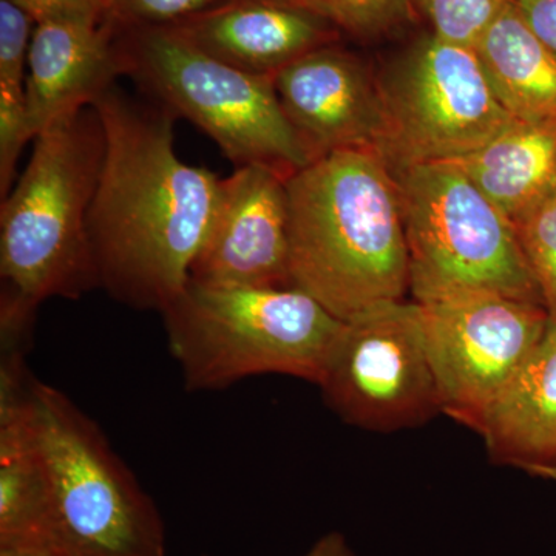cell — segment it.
<instances>
[{"mask_svg":"<svg viewBox=\"0 0 556 556\" xmlns=\"http://www.w3.org/2000/svg\"><path fill=\"white\" fill-rule=\"evenodd\" d=\"M514 0H415L433 35L457 46H478L490 25Z\"/></svg>","mask_w":556,"mask_h":556,"instance_id":"cell-20","label":"cell"},{"mask_svg":"<svg viewBox=\"0 0 556 556\" xmlns=\"http://www.w3.org/2000/svg\"><path fill=\"white\" fill-rule=\"evenodd\" d=\"M36 24L50 21H105L112 0H13Z\"/></svg>","mask_w":556,"mask_h":556,"instance_id":"cell-24","label":"cell"},{"mask_svg":"<svg viewBox=\"0 0 556 556\" xmlns=\"http://www.w3.org/2000/svg\"><path fill=\"white\" fill-rule=\"evenodd\" d=\"M118 30L112 16L36 24L25 80L35 138L93 105L126 75Z\"/></svg>","mask_w":556,"mask_h":556,"instance_id":"cell-13","label":"cell"},{"mask_svg":"<svg viewBox=\"0 0 556 556\" xmlns=\"http://www.w3.org/2000/svg\"><path fill=\"white\" fill-rule=\"evenodd\" d=\"M0 556H72L51 541L50 538L39 540L14 541V543H0Z\"/></svg>","mask_w":556,"mask_h":556,"instance_id":"cell-26","label":"cell"},{"mask_svg":"<svg viewBox=\"0 0 556 556\" xmlns=\"http://www.w3.org/2000/svg\"><path fill=\"white\" fill-rule=\"evenodd\" d=\"M453 164L517 225L556 190V118H515Z\"/></svg>","mask_w":556,"mask_h":556,"instance_id":"cell-16","label":"cell"},{"mask_svg":"<svg viewBox=\"0 0 556 556\" xmlns=\"http://www.w3.org/2000/svg\"><path fill=\"white\" fill-rule=\"evenodd\" d=\"M105 150L87 229L100 288L138 311L163 313L188 287L222 178L179 160L177 116L113 86L94 101Z\"/></svg>","mask_w":556,"mask_h":556,"instance_id":"cell-1","label":"cell"},{"mask_svg":"<svg viewBox=\"0 0 556 556\" xmlns=\"http://www.w3.org/2000/svg\"><path fill=\"white\" fill-rule=\"evenodd\" d=\"M104 150L93 105L35 138L0 207V314L35 324L40 303L100 288L87 219Z\"/></svg>","mask_w":556,"mask_h":556,"instance_id":"cell-3","label":"cell"},{"mask_svg":"<svg viewBox=\"0 0 556 556\" xmlns=\"http://www.w3.org/2000/svg\"><path fill=\"white\" fill-rule=\"evenodd\" d=\"M289 280L346 321L409 291L396 179L378 150H343L287 179Z\"/></svg>","mask_w":556,"mask_h":556,"instance_id":"cell-2","label":"cell"},{"mask_svg":"<svg viewBox=\"0 0 556 556\" xmlns=\"http://www.w3.org/2000/svg\"><path fill=\"white\" fill-rule=\"evenodd\" d=\"M391 167L453 163L477 152L515 116L471 47L431 35L416 42L379 79Z\"/></svg>","mask_w":556,"mask_h":556,"instance_id":"cell-8","label":"cell"},{"mask_svg":"<svg viewBox=\"0 0 556 556\" xmlns=\"http://www.w3.org/2000/svg\"><path fill=\"white\" fill-rule=\"evenodd\" d=\"M226 0H112L110 16L121 28L170 27Z\"/></svg>","mask_w":556,"mask_h":556,"instance_id":"cell-23","label":"cell"},{"mask_svg":"<svg viewBox=\"0 0 556 556\" xmlns=\"http://www.w3.org/2000/svg\"><path fill=\"white\" fill-rule=\"evenodd\" d=\"M35 139L28 118L25 86L0 84V195L5 199L16 178L17 161Z\"/></svg>","mask_w":556,"mask_h":556,"instance_id":"cell-21","label":"cell"},{"mask_svg":"<svg viewBox=\"0 0 556 556\" xmlns=\"http://www.w3.org/2000/svg\"><path fill=\"white\" fill-rule=\"evenodd\" d=\"M36 22L13 0H0V84L25 86Z\"/></svg>","mask_w":556,"mask_h":556,"instance_id":"cell-22","label":"cell"},{"mask_svg":"<svg viewBox=\"0 0 556 556\" xmlns=\"http://www.w3.org/2000/svg\"><path fill=\"white\" fill-rule=\"evenodd\" d=\"M278 102L309 163L343 150H378L386 137L379 79L338 47L309 51L273 76Z\"/></svg>","mask_w":556,"mask_h":556,"instance_id":"cell-12","label":"cell"},{"mask_svg":"<svg viewBox=\"0 0 556 556\" xmlns=\"http://www.w3.org/2000/svg\"><path fill=\"white\" fill-rule=\"evenodd\" d=\"M497 100L517 119L556 118V56L530 31L514 2L478 46Z\"/></svg>","mask_w":556,"mask_h":556,"instance_id":"cell-17","label":"cell"},{"mask_svg":"<svg viewBox=\"0 0 556 556\" xmlns=\"http://www.w3.org/2000/svg\"><path fill=\"white\" fill-rule=\"evenodd\" d=\"M391 172L415 302L493 292L544 306L514 222L456 164H412Z\"/></svg>","mask_w":556,"mask_h":556,"instance_id":"cell-5","label":"cell"},{"mask_svg":"<svg viewBox=\"0 0 556 556\" xmlns=\"http://www.w3.org/2000/svg\"><path fill=\"white\" fill-rule=\"evenodd\" d=\"M338 31L375 38L412 16L415 0H292Z\"/></svg>","mask_w":556,"mask_h":556,"instance_id":"cell-18","label":"cell"},{"mask_svg":"<svg viewBox=\"0 0 556 556\" xmlns=\"http://www.w3.org/2000/svg\"><path fill=\"white\" fill-rule=\"evenodd\" d=\"M170 27L211 56L260 76L276 75L338 36L292 0H226Z\"/></svg>","mask_w":556,"mask_h":556,"instance_id":"cell-14","label":"cell"},{"mask_svg":"<svg viewBox=\"0 0 556 556\" xmlns=\"http://www.w3.org/2000/svg\"><path fill=\"white\" fill-rule=\"evenodd\" d=\"M318 387L364 430L390 433L442 413L419 303H383L343 321Z\"/></svg>","mask_w":556,"mask_h":556,"instance_id":"cell-9","label":"cell"},{"mask_svg":"<svg viewBox=\"0 0 556 556\" xmlns=\"http://www.w3.org/2000/svg\"><path fill=\"white\" fill-rule=\"evenodd\" d=\"M287 179L263 166L237 167L222 179L189 281L217 288L291 287Z\"/></svg>","mask_w":556,"mask_h":556,"instance_id":"cell-11","label":"cell"},{"mask_svg":"<svg viewBox=\"0 0 556 556\" xmlns=\"http://www.w3.org/2000/svg\"><path fill=\"white\" fill-rule=\"evenodd\" d=\"M189 391L254 376L320 382L343 321L298 288H217L189 281L161 313Z\"/></svg>","mask_w":556,"mask_h":556,"instance_id":"cell-4","label":"cell"},{"mask_svg":"<svg viewBox=\"0 0 556 556\" xmlns=\"http://www.w3.org/2000/svg\"><path fill=\"white\" fill-rule=\"evenodd\" d=\"M303 556H356L346 538L339 532L327 533Z\"/></svg>","mask_w":556,"mask_h":556,"instance_id":"cell-27","label":"cell"},{"mask_svg":"<svg viewBox=\"0 0 556 556\" xmlns=\"http://www.w3.org/2000/svg\"><path fill=\"white\" fill-rule=\"evenodd\" d=\"M497 464L556 481V321L486 405L477 428Z\"/></svg>","mask_w":556,"mask_h":556,"instance_id":"cell-15","label":"cell"},{"mask_svg":"<svg viewBox=\"0 0 556 556\" xmlns=\"http://www.w3.org/2000/svg\"><path fill=\"white\" fill-rule=\"evenodd\" d=\"M515 228L544 306L556 321V190Z\"/></svg>","mask_w":556,"mask_h":556,"instance_id":"cell-19","label":"cell"},{"mask_svg":"<svg viewBox=\"0 0 556 556\" xmlns=\"http://www.w3.org/2000/svg\"><path fill=\"white\" fill-rule=\"evenodd\" d=\"M31 402L50 482V540L72 556H166L159 507L98 424L38 379Z\"/></svg>","mask_w":556,"mask_h":556,"instance_id":"cell-6","label":"cell"},{"mask_svg":"<svg viewBox=\"0 0 556 556\" xmlns=\"http://www.w3.org/2000/svg\"><path fill=\"white\" fill-rule=\"evenodd\" d=\"M121 30L126 76L150 100L200 127L236 167H268L289 178L308 166L273 76L232 67L172 27Z\"/></svg>","mask_w":556,"mask_h":556,"instance_id":"cell-7","label":"cell"},{"mask_svg":"<svg viewBox=\"0 0 556 556\" xmlns=\"http://www.w3.org/2000/svg\"><path fill=\"white\" fill-rule=\"evenodd\" d=\"M530 31L556 56V0H514Z\"/></svg>","mask_w":556,"mask_h":556,"instance_id":"cell-25","label":"cell"},{"mask_svg":"<svg viewBox=\"0 0 556 556\" xmlns=\"http://www.w3.org/2000/svg\"><path fill=\"white\" fill-rule=\"evenodd\" d=\"M444 415L471 430L535 350L546 306L493 292L419 303Z\"/></svg>","mask_w":556,"mask_h":556,"instance_id":"cell-10","label":"cell"}]
</instances>
